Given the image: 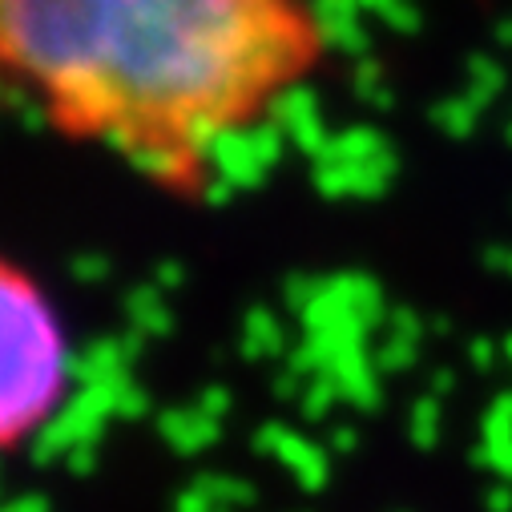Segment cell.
Returning <instances> with one entry per match:
<instances>
[{
    "label": "cell",
    "mask_w": 512,
    "mask_h": 512,
    "mask_svg": "<svg viewBox=\"0 0 512 512\" xmlns=\"http://www.w3.org/2000/svg\"><path fill=\"white\" fill-rule=\"evenodd\" d=\"M323 61L311 0H0V69L29 113L178 202Z\"/></svg>",
    "instance_id": "6da1fadb"
},
{
    "label": "cell",
    "mask_w": 512,
    "mask_h": 512,
    "mask_svg": "<svg viewBox=\"0 0 512 512\" xmlns=\"http://www.w3.org/2000/svg\"><path fill=\"white\" fill-rule=\"evenodd\" d=\"M0 335H5L0 444L5 452H21L65 404L73 347L57 303L17 259H5L0 267Z\"/></svg>",
    "instance_id": "7a4b0ae2"
}]
</instances>
